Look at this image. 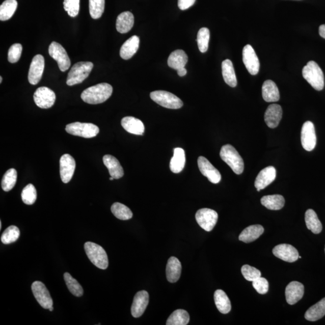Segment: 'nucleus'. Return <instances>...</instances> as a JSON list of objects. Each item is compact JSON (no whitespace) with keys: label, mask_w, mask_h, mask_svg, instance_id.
Instances as JSON below:
<instances>
[{"label":"nucleus","mask_w":325,"mask_h":325,"mask_svg":"<svg viewBox=\"0 0 325 325\" xmlns=\"http://www.w3.org/2000/svg\"><path fill=\"white\" fill-rule=\"evenodd\" d=\"M113 88L108 84H100L91 86L83 92V101L89 104H98L107 101L111 97Z\"/></svg>","instance_id":"f257e3e1"},{"label":"nucleus","mask_w":325,"mask_h":325,"mask_svg":"<svg viewBox=\"0 0 325 325\" xmlns=\"http://www.w3.org/2000/svg\"><path fill=\"white\" fill-rule=\"evenodd\" d=\"M220 156L235 174L240 175L243 173L244 161L233 146L229 144L223 146L221 148Z\"/></svg>","instance_id":"f03ea898"},{"label":"nucleus","mask_w":325,"mask_h":325,"mask_svg":"<svg viewBox=\"0 0 325 325\" xmlns=\"http://www.w3.org/2000/svg\"><path fill=\"white\" fill-rule=\"evenodd\" d=\"M303 77L316 89L321 91L324 88V75L322 70L314 61H310L303 69Z\"/></svg>","instance_id":"7ed1b4c3"},{"label":"nucleus","mask_w":325,"mask_h":325,"mask_svg":"<svg viewBox=\"0 0 325 325\" xmlns=\"http://www.w3.org/2000/svg\"><path fill=\"white\" fill-rule=\"evenodd\" d=\"M86 254L93 264L101 269L105 270L108 267L109 260L106 252L99 245L92 242H86L85 244Z\"/></svg>","instance_id":"20e7f679"},{"label":"nucleus","mask_w":325,"mask_h":325,"mask_svg":"<svg viewBox=\"0 0 325 325\" xmlns=\"http://www.w3.org/2000/svg\"><path fill=\"white\" fill-rule=\"evenodd\" d=\"M94 67V64L90 62H78L72 66L68 73L66 84L74 86L82 84L88 77Z\"/></svg>","instance_id":"39448f33"},{"label":"nucleus","mask_w":325,"mask_h":325,"mask_svg":"<svg viewBox=\"0 0 325 325\" xmlns=\"http://www.w3.org/2000/svg\"><path fill=\"white\" fill-rule=\"evenodd\" d=\"M151 98L158 104L167 109H178L183 105V102L177 96L164 91L152 92Z\"/></svg>","instance_id":"423d86ee"},{"label":"nucleus","mask_w":325,"mask_h":325,"mask_svg":"<svg viewBox=\"0 0 325 325\" xmlns=\"http://www.w3.org/2000/svg\"><path fill=\"white\" fill-rule=\"evenodd\" d=\"M66 131L69 134L84 138H92L97 137L99 132L98 126L91 123L74 122L68 124Z\"/></svg>","instance_id":"0eeeda50"},{"label":"nucleus","mask_w":325,"mask_h":325,"mask_svg":"<svg viewBox=\"0 0 325 325\" xmlns=\"http://www.w3.org/2000/svg\"><path fill=\"white\" fill-rule=\"evenodd\" d=\"M48 51L49 56L58 62L60 70L67 71L70 67L71 61L65 49L59 43L52 42L49 46Z\"/></svg>","instance_id":"6e6552de"},{"label":"nucleus","mask_w":325,"mask_h":325,"mask_svg":"<svg viewBox=\"0 0 325 325\" xmlns=\"http://www.w3.org/2000/svg\"><path fill=\"white\" fill-rule=\"evenodd\" d=\"M196 220L200 226L206 231H211L216 225L218 220L217 212L210 208H202L195 215Z\"/></svg>","instance_id":"1a4fd4ad"},{"label":"nucleus","mask_w":325,"mask_h":325,"mask_svg":"<svg viewBox=\"0 0 325 325\" xmlns=\"http://www.w3.org/2000/svg\"><path fill=\"white\" fill-rule=\"evenodd\" d=\"M33 294L40 306L44 309H49L52 306L53 301L50 293L45 285L41 281H35L32 284Z\"/></svg>","instance_id":"9d476101"},{"label":"nucleus","mask_w":325,"mask_h":325,"mask_svg":"<svg viewBox=\"0 0 325 325\" xmlns=\"http://www.w3.org/2000/svg\"><path fill=\"white\" fill-rule=\"evenodd\" d=\"M33 98L35 104L41 109H49L54 105L56 96L51 89L46 87L39 88L35 92Z\"/></svg>","instance_id":"9b49d317"},{"label":"nucleus","mask_w":325,"mask_h":325,"mask_svg":"<svg viewBox=\"0 0 325 325\" xmlns=\"http://www.w3.org/2000/svg\"><path fill=\"white\" fill-rule=\"evenodd\" d=\"M317 138L313 122L307 121L303 124L301 131V143L307 151H311L316 147Z\"/></svg>","instance_id":"f8f14e48"},{"label":"nucleus","mask_w":325,"mask_h":325,"mask_svg":"<svg viewBox=\"0 0 325 325\" xmlns=\"http://www.w3.org/2000/svg\"><path fill=\"white\" fill-rule=\"evenodd\" d=\"M45 67V60L41 55L35 56L32 60L29 71L28 79L30 84L36 85L41 80Z\"/></svg>","instance_id":"ddd939ff"},{"label":"nucleus","mask_w":325,"mask_h":325,"mask_svg":"<svg viewBox=\"0 0 325 325\" xmlns=\"http://www.w3.org/2000/svg\"><path fill=\"white\" fill-rule=\"evenodd\" d=\"M76 164L74 158L71 155H63L60 160V174L62 181L68 183L74 175Z\"/></svg>","instance_id":"4468645a"},{"label":"nucleus","mask_w":325,"mask_h":325,"mask_svg":"<svg viewBox=\"0 0 325 325\" xmlns=\"http://www.w3.org/2000/svg\"><path fill=\"white\" fill-rule=\"evenodd\" d=\"M243 62L251 75H257L259 72L260 62L254 49L250 45L245 46L243 49Z\"/></svg>","instance_id":"2eb2a0df"},{"label":"nucleus","mask_w":325,"mask_h":325,"mask_svg":"<svg viewBox=\"0 0 325 325\" xmlns=\"http://www.w3.org/2000/svg\"><path fill=\"white\" fill-rule=\"evenodd\" d=\"M198 165L202 174L207 177L212 183L218 184L221 181V175L220 171L206 158L202 156L199 157Z\"/></svg>","instance_id":"dca6fc26"},{"label":"nucleus","mask_w":325,"mask_h":325,"mask_svg":"<svg viewBox=\"0 0 325 325\" xmlns=\"http://www.w3.org/2000/svg\"><path fill=\"white\" fill-rule=\"evenodd\" d=\"M273 251L275 257L288 263L296 261L300 256L296 249L288 244L278 245Z\"/></svg>","instance_id":"f3484780"},{"label":"nucleus","mask_w":325,"mask_h":325,"mask_svg":"<svg viewBox=\"0 0 325 325\" xmlns=\"http://www.w3.org/2000/svg\"><path fill=\"white\" fill-rule=\"evenodd\" d=\"M149 303V294L142 290L136 294L131 308L132 316L135 318L141 317L145 312Z\"/></svg>","instance_id":"a211bd4d"},{"label":"nucleus","mask_w":325,"mask_h":325,"mask_svg":"<svg viewBox=\"0 0 325 325\" xmlns=\"http://www.w3.org/2000/svg\"><path fill=\"white\" fill-rule=\"evenodd\" d=\"M276 169L273 167H268L263 169L258 174L255 181V187L260 192L270 184L276 178Z\"/></svg>","instance_id":"6ab92c4d"},{"label":"nucleus","mask_w":325,"mask_h":325,"mask_svg":"<svg viewBox=\"0 0 325 325\" xmlns=\"http://www.w3.org/2000/svg\"><path fill=\"white\" fill-rule=\"evenodd\" d=\"M285 294H286L287 303L290 305H294L304 296V285L297 281L291 282L288 284Z\"/></svg>","instance_id":"aec40b11"},{"label":"nucleus","mask_w":325,"mask_h":325,"mask_svg":"<svg viewBox=\"0 0 325 325\" xmlns=\"http://www.w3.org/2000/svg\"><path fill=\"white\" fill-rule=\"evenodd\" d=\"M283 117V110L280 105L271 104L267 109L264 115V121L268 127H278Z\"/></svg>","instance_id":"412c9836"},{"label":"nucleus","mask_w":325,"mask_h":325,"mask_svg":"<svg viewBox=\"0 0 325 325\" xmlns=\"http://www.w3.org/2000/svg\"><path fill=\"white\" fill-rule=\"evenodd\" d=\"M121 125L126 131L131 134L143 135L145 127L140 119L132 117H125L122 119Z\"/></svg>","instance_id":"4be33fe9"},{"label":"nucleus","mask_w":325,"mask_h":325,"mask_svg":"<svg viewBox=\"0 0 325 325\" xmlns=\"http://www.w3.org/2000/svg\"><path fill=\"white\" fill-rule=\"evenodd\" d=\"M181 264L178 258L175 257L169 258L166 269L168 281L171 283L177 282L181 276Z\"/></svg>","instance_id":"5701e85b"},{"label":"nucleus","mask_w":325,"mask_h":325,"mask_svg":"<svg viewBox=\"0 0 325 325\" xmlns=\"http://www.w3.org/2000/svg\"><path fill=\"white\" fill-rule=\"evenodd\" d=\"M103 162L111 177L114 179H119L123 177L124 169L117 158L111 155H105L103 157Z\"/></svg>","instance_id":"b1692460"},{"label":"nucleus","mask_w":325,"mask_h":325,"mask_svg":"<svg viewBox=\"0 0 325 325\" xmlns=\"http://www.w3.org/2000/svg\"><path fill=\"white\" fill-rule=\"evenodd\" d=\"M140 39L137 36H132L121 46L120 56L124 60L130 59L137 52Z\"/></svg>","instance_id":"393cba45"},{"label":"nucleus","mask_w":325,"mask_h":325,"mask_svg":"<svg viewBox=\"0 0 325 325\" xmlns=\"http://www.w3.org/2000/svg\"><path fill=\"white\" fill-rule=\"evenodd\" d=\"M262 95L264 101L268 102H277L280 100L279 89L277 85L270 79L264 82L262 86Z\"/></svg>","instance_id":"a878e982"},{"label":"nucleus","mask_w":325,"mask_h":325,"mask_svg":"<svg viewBox=\"0 0 325 325\" xmlns=\"http://www.w3.org/2000/svg\"><path fill=\"white\" fill-rule=\"evenodd\" d=\"M264 231V228L260 225H251L241 232L238 238L245 243H251L259 238L260 235L263 234Z\"/></svg>","instance_id":"bb28decb"},{"label":"nucleus","mask_w":325,"mask_h":325,"mask_svg":"<svg viewBox=\"0 0 325 325\" xmlns=\"http://www.w3.org/2000/svg\"><path fill=\"white\" fill-rule=\"evenodd\" d=\"M134 15L130 12H124L118 16L116 28L120 33L130 32L134 25Z\"/></svg>","instance_id":"cd10ccee"},{"label":"nucleus","mask_w":325,"mask_h":325,"mask_svg":"<svg viewBox=\"0 0 325 325\" xmlns=\"http://www.w3.org/2000/svg\"><path fill=\"white\" fill-rule=\"evenodd\" d=\"M188 61L186 53L181 49H177L171 53L169 56L168 64L169 67L178 70L184 68Z\"/></svg>","instance_id":"c85d7f7f"},{"label":"nucleus","mask_w":325,"mask_h":325,"mask_svg":"<svg viewBox=\"0 0 325 325\" xmlns=\"http://www.w3.org/2000/svg\"><path fill=\"white\" fill-rule=\"evenodd\" d=\"M222 71L225 82L231 88H235L237 85V81L233 64L230 60L226 59L222 62Z\"/></svg>","instance_id":"c756f323"},{"label":"nucleus","mask_w":325,"mask_h":325,"mask_svg":"<svg viewBox=\"0 0 325 325\" xmlns=\"http://www.w3.org/2000/svg\"><path fill=\"white\" fill-rule=\"evenodd\" d=\"M185 155L183 149L181 148H175L174 155L170 162V169L175 174L180 173L185 167Z\"/></svg>","instance_id":"7c9ffc66"},{"label":"nucleus","mask_w":325,"mask_h":325,"mask_svg":"<svg viewBox=\"0 0 325 325\" xmlns=\"http://www.w3.org/2000/svg\"><path fill=\"white\" fill-rule=\"evenodd\" d=\"M261 203L268 210H279L284 207L285 200L280 195H267L261 199Z\"/></svg>","instance_id":"2f4dec72"},{"label":"nucleus","mask_w":325,"mask_h":325,"mask_svg":"<svg viewBox=\"0 0 325 325\" xmlns=\"http://www.w3.org/2000/svg\"><path fill=\"white\" fill-rule=\"evenodd\" d=\"M325 316V297L308 309L305 318L308 321H315L321 319Z\"/></svg>","instance_id":"473e14b6"},{"label":"nucleus","mask_w":325,"mask_h":325,"mask_svg":"<svg viewBox=\"0 0 325 325\" xmlns=\"http://www.w3.org/2000/svg\"><path fill=\"white\" fill-rule=\"evenodd\" d=\"M215 306L222 314H228L231 310V305L226 293L223 290H217L214 294Z\"/></svg>","instance_id":"72a5a7b5"},{"label":"nucleus","mask_w":325,"mask_h":325,"mask_svg":"<svg viewBox=\"0 0 325 325\" xmlns=\"http://www.w3.org/2000/svg\"><path fill=\"white\" fill-rule=\"evenodd\" d=\"M305 221L308 230L314 234H318L322 231V225L317 217V215L312 209H308L305 214Z\"/></svg>","instance_id":"f704fd0d"},{"label":"nucleus","mask_w":325,"mask_h":325,"mask_svg":"<svg viewBox=\"0 0 325 325\" xmlns=\"http://www.w3.org/2000/svg\"><path fill=\"white\" fill-rule=\"evenodd\" d=\"M18 2L16 0H6L0 6V20L5 21L12 17L16 9Z\"/></svg>","instance_id":"c9c22d12"},{"label":"nucleus","mask_w":325,"mask_h":325,"mask_svg":"<svg viewBox=\"0 0 325 325\" xmlns=\"http://www.w3.org/2000/svg\"><path fill=\"white\" fill-rule=\"evenodd\" d=\"M190 320V316L186 311L181 309L174 311L169 317L167 325H186Z\"/></svg>","instance_id":"e433bc0d"},{"label":"nucleus","mask_w":325,"mask_h":325,"mask_svg":"<svg viewBox=\"0 0 325 325\" xmlns=\"http://www.w3.org/2000/svg\"><path fill=\"white\" fill-rule=\"evenodd\" d=\"M111 211L115 216L120 220H130L133 215L130 208L119 202H115L112 205Z\"/></svg>","instance_id":"4c0bfd02"},{"label":"nucleus","mask_w":325,"mask_h":325,"mask_svg":"<svg viewBox=\"0 0 325 325\" xmlns=\"http://www.w3.org/2000/svg\"><path fill=\"white\" fill-rule=\"evenodd\" d=\"M17 181V172L15 169H10L3 176L2 187L5 192H9L14 187Z\"/></svg>","instance_id":"58836bf2"},{"label":"nucleus","mask_w":325,"mask_h":325,"mask_svg":"<svg viewBox=\"0 0 325 325\" xmlns=\"http://www.w3.org/2000/svg\"><path fill=\"white\" fill-rule=\"evenodd\" d=\"M64 279L66 286L70 292L75 296L81 297L84 294V289L78 282L74 279L69 273L64 274Z\"/></svg>","instance_id":"ea45409f"},{"label":"nucleus","mask_w":325,"mask_h":325,"mask_svg":"<svg viewBox=\"0 0 325 325\" xmlns=\"http://www.w3.org/2000/svg\"><path fill=\"white\" fill-rule=\"evenodd\" d=\"M19 235L20 231L19 228L14 226V225H12V226L6 229L5 231L3 232L1 240L3 244H11L17 240Z\"/></svg>","instance_id":"a19ab883"},{"label":"nucleus","mask_w":325,"mask_h":325,"mask_svg":"<svg viewBox=\"0 0 325 325\" xmlns=\"http://www.w3.org/2000/svg\"><path fill=\"white\" fill-rule=\"evenodd\" d=\"M104 8L105 0H89V12L93 19L100 18Z\"/></svg>","instance_id":"79ce46f5"},{"label":"nucleus","mask_w":325,"mask_h":325,"mask_svg":"<svg viewBox=\"0 0 325 325\" xmlns=\"http://www.w3.org/2000/svg\"><path fill=\"white\" fill-rule=\"evenodd\" d=\"M210 34L208 29L203 28L199 31L197 35V43L199 49L202 52H207L208 48Z\"/></svg>","instance_id":"37998d69"},{"label":"nucleus","mask_w":325,"mask_h":325,"mask_svg":"<svg viewBox=\"0 0 325 325\" xmlns=\"http://www.w3.org/2000/svg\"><path fill=\"white\" fill-rule=\"evenodd\" d=\"M22 200L26 205H32L37 199V192L32 184H29L23 189L21 194Z\"/></svg>","instance_id":"c03bdc74"},{"label":"nucleus","mask_w":325,"mask_h":325,"mask_svg":"<svg viewBox=\"0 0 325 325\" xmlns=\"http://www.w3.org/2000/svg\"><path fill=\"white\" fill-rule=\"evenodd\" d=\"M241 271L245 280L253 282L261 277V272L257 268L250 266V265H244L242 266Z\"/></svg>","instance_id":"a18cd8bd"},{"label":"nucleus","mask_w":325,"mask_h":325,"mask_svg":"<svg viewBox=\"0 0 325 325\" xmlns=\"http://www.w3.org/2000/svg\"><path fill=\"white\" fill-rule=\"evenodd\" d=\"M79 1L80 0H64V9L71 17H75L79 11Z\"/></svg>","instance_id":"49530a36"},{"label":"nucleus","mask_w":325,"mask_h":325,"mask_svg":"<svg viewBox=\"0 0 325 325\" xmlns=\"http://www.w3.org/2000/svg\"><path fill=\"white\" fill-rule=\"evenodd\" d=\"M22 46L20 44H15L11 46L8 52V61L12 64L18 62L22 54Z\"/></svg>","instance_id":"de8ad7c7"},{"label":"nucleus","mask_w":325,"mask_h":325,"mask_svg":"<svg viewBox=\"0 0 325 325\" xmlns=\"http://www.w3.org/2000/svg\"><path fill=\"white\" fill-rule=\"evenodd\" d=\"M253 286L258 293L264 294L268 290V283L264 278L260 277L253 281Z\"/></svg>","instance_id":"09e8293b"},{"label":"nucleus","mask_w":325,"mask_h":325,"mask_svg":"<svg viewBox=\"0 0 325 325\" xmlns=\"http://www.w3.org/2000/svg\"><path fill=\"white\" fill-rule=\"evenodd\" d=\"M196 0H178V8L185 11L195 4Z\"/></svg>","instance_id":"8fccbe9b"},{"label":"nucleus","mask_w":325,"mask_h":325,"mask_svg":"<svg viewBox=\"0 0 325 325\" xmlns=\"http://www.w3.org/2000/svg\"><path fill=\"white\" fill-rule=\"evenodd\" d=\"M177 73L180 77H184V76L187 74L186 69H185V67L179 69L177 70Z\"/></svg>","instance_id":"3c124183"},{"label":"nucleus","mask_w":325,"mask_h":325,"mask_svg":"<svg viewBox=\"0 0 325 325\" xmlns=\"http://www.w3.org/2000/svg\"><path fill=\"white\" fill-rule=\"evenodd\" d=\"M319 34L321 38L325 39V24L320 26Z\"/></svg>","instance_id":"603ef678"},{"label":"nucleus","mask_w":325,"mask_h":325,"mask_svg":"<svg viewBox=\"0 0 325 325\" xmlns=\"http://www.w3.org/2000/svg\"><path fill=\"white\" fill-rule=\"evenodd\" d=\"M48 310L49 311H52L53 310H54V308H53V307L52 306L50 308H49Z\"/></svg>","instance_id":"864d4df0"},{"label":"nucleus","mask_w":325,"mask_h":325,"mask_svg":"<svg viewBox=\"0 0 325 325\" xmlns=\"http://www.w3.org/2000/svg\"><path fill=\"white\" fill-rule=\"evenodd\" d=\"M2 221H0V229H1V230H2Z\"/></svg>","instance_id":"5fc2aeb1"},{"label":"nucleus","mask_w":325,"mask_h":325,"mask_svg":"<svg viewBox=\"0 0 325 325\" xmlns=\"http://www.w3.org/2000/svg\"><path fill=\"white\" fill-rule=\"evenodd\" d=\"M2 81H3V78L2 77H0V83H1V84L2 83Z\"/></svg>","instance_id":"6e6d98bb"},{"label":"nucleus","mask_w":325,"mask_h":325,"mask_svg":"<svg viewBox=\"0 0 325 325\" xmlns=\"http://www.w3.org/2000/svg\"><path fill=\"white\" fill-rule=\"evenodd\" d=\"M114 180V177H111L110 178V180H111V181H112V180Z\"/></svg>","instance_id":"4d7b16f0"},{"label":"nucleus","mask_w":325,"mask_h":325,"mask_svg":"<svg viewBox=\"0 0 325 325\" xmlns=\"http://www.w3.org/2000/svg\"><path fill=\"white\" fill-rule=\"evenodd\" d=\"M302 257L301 256H299V258H301Z\"/></svg>","instance_id":"13d9d810"},{"label":"nucleus","mask_w":325,"mask_h":325,"mask_svg":"<svg viewBox=\"0 0 325 325\" xmlns=\"http://www.w3.org/2000/svg\"><path fill=\"white\" fill-rule=\"evenodd\" d=\"M324 251H325V248H324Z\"/></svg>","instance_id":"bf43d9fd"}]
</instances>
